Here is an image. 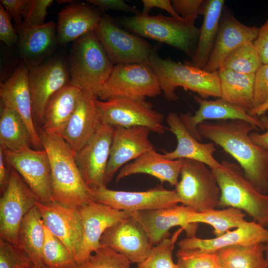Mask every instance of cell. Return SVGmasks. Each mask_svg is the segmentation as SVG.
Masks as SVG:
<instances>
[{
    "label": "cell",
    "instance_id": "obj_1",
    "mask_svg": "<svg viewBox=\"0 0 268 268\" xmlns=\"http://www.w3.org/2000/svg\"><path fill=\"white\" fill-rule=\"evenodd\" d=\"M201 137L220 146L239 163L246 178L261 193H268V149L255 144L250 134L260 131L241 120L203 122L198 128Z\"/></svg>",
    "mask_w": 268,
    "mask_h": 268
},
{
    "label": "cell",
    "instance_id": "obj_2",
    "mask_svg": "<svg viewBox=\"0 0 268 268\" xmlns=\"http://www.w3.org/2000/svg\"><path fill=\"white\" fill-rule=\"evenodd\" d=\"M38 133L50 160L53 201L77 209L92 201L90 189L83 178L75 153L67 143L61 136L41 128Z\"/></svg>",
    "mask_w": 268,
    "mask_h": 268
},
{
    "label": "cell",
    "instance_id": "obj_3",
    "mask_svg": "<svg viewBox=\"0 0 268 268\" xmlns=\"http://www.w3.org/2000/svg\"><path fill=\"white\" fill-rule=\"evenodd\" d=\"M67 64L69 83L96 99L114 67L94 31L73 42Z\"/></svg>",
    "mask_w": 268,
    "mask_h": 268
},
{
    "label": "cell",
    "instance_id": "obj_4",
    "mask_svg": "<svg viewBox=\"0 0 268 268\" xmlns=\"http://www.w3.org/2000/svg\"><path fill=\"white\" fill-rule=\"evenodd\" d=\"M148 65L155 74L165 97L169 101L178 100L176 89L179 87L196 92L203 99L209 97L220 98L217 72H209L188 62L183 64L170 58L163 59L154 49Z\"/></svg>",
    "mask_w": 268,
    "mask_h": 268
},
{
    "label": "cell",
    "instance_id": "obj_5",
    "mask_svg": "<svg viewBox=\"0 0 268 268\" xmlns=\"http://www.w3.org/2000/svg\"><path fill=\"white\" fill-rule=\"evenodd\" d=\"M197 17L176 18L159 14L138 13L122 18L121 23L135 35L165 43L192 57L196 50L200 29Z\"/></svg>",
    "mask_w": 268,
    "mask_h": 268
},
{
    "label": "cell",
    "instance_id": "obj_6",
    "mask_svg": "<svg viewBox=\"0 0 268 268\" xmlns=\"http://www.w3.org/2000/svg\"><path fill=\"white\" fill-rule=\"evenodd\" d=\"M212 169L220 190L219 206L232 207L245 212L253 220L268 226V195L259 192L235 163L220 162Z\"/></svg>",
    "mask_w": 268,
    "mask_h": 268
},
{
    "label": "cell",
    "instance_id": "obj_7",
    "mask_svg": "<svg viewBox=\"0 0 268 268\" xmlns=\"http://www.w3.org/2000/svg\"><path fill=\"white\" fill-rule=\"evenodd\" d=\"M158 79L148 65L125 64L114 67L99 93L101 101L115 99L144 100L161 93Z\"/></svg>",
    "mask_w": 268,
    "mask_h": 268
},
{
    "label": "cell",
    "instance_id": "obj_8",
    "mask_svg": "<svg viewBox=\"0 0 268 268\" xmlns=\"http://www.w3.org/2000/svg\"><path fill=\"white\" fill-rule=\"evenodd\" d=\"M180 175L175 191L182 204L197 212L219 206L220 190L211 169L202 162L184 159Z\"/></svg>",
    "mask_w": 268,
    "mask_h": 268
},
{
    "label": "cell",
    "instance_id": "obj_9",
    "mask_svg": "<svg viewBox=\"0 0 268 268\" xmlns=\"http://www.w3.org/2000/svg\"><path fill=\"white\" fill-rule=\"evenodd\" d=\"M95 33L114 65H148L152 45L140 36L118 26L108 16H102Z\"/></svg>",
    "mask_w": 268,
    "mask_h": 268
},
{
    "label": "cell",
    "instance_id": "obj_10",
    "mask_svg": "<svg viewBox=\"0 0 268 268\" xmlns=\"http://www.w3.org/2000/svg\"><path fill=\"white\" fill-rule=\"evenodd\" d=\"M38 201L37 196L11 168L8 186L0 199V238L17 246L23 218Z\"/></svg>",
    "mask_w": 268,
    "mask_h": 268
},
{
    "label": "cell",
    "instance_id": "obj_11",
    "mask_svg": "<svg viewBox=\"0 0 268 268\" xmlns=\"http://www.w3.org/2000/svg\"><path fill=\"white\" fill-rule=\"evenodd\" d=\"M95 103L102 122L114 127H144L160 134L167 129L163 125L164 115L145 100L97 99Z\"/></svg>",
    "mask_w": 268,
    "mask_h": 268
},
{
    "label": "cell",
    "instance_id": "obj_12",
    "mask_svg": "<svg viewBox=\"0 0 268 268\" xmlns=\"http://www.w3.org/2000/svg\"><path fill=\"white\" fill-rule=\"evenodd\" d=\"M90 196L93 201L131 213L169 208L180 203L175 190L161 187L146 191L128 192L112 190L102 186L90 190Z\"/></svg>",
    "mask_w": 268,
    "mask_h": 268
},
{
    "label": "cell",
    "instance_id": "obj_13",
    "mask_svg": "<svg viewBox=\"0 0 268 268\" xmlns=\"http://www.w3.org/2000/svg\"><path fill=\"white\" fill-rule=\"evenodd\" d=\"M69 81L67 63L61 57L47 59L29 68L33 117L39 123H43L45 108L49 98Z\"/></svg>",
    "mask_w": 268,
    "mask_h": 268
},
{
    "label": "cell",
    "instance_id": "obj_14",
    "mask_svg": "<svg viewBox=\"0 0 268 268\" xmlns=\"http://www.w3.org/2000/svg\"><path fill=\"white\" fill-rule=\"evenodd\" d=\"M2 150L6 163L20 175L40 201H53L50 163L46 151L33 150L29 146L17 151Z\"/></svg>",
    "mask_w": 268,
    "mask_h": 268
},
{
    "label": "cell",
    "instance_id": "obj_15",
    "mask_svg": "<svg viewBox=\"0 0 268 268\" xmlns=\"http://www.w3.org/2000/svg\"><path fill=\"white\" fill-rule=\"evenodd\" d=\"M114 127L103 122L87 142L76 153L75 159L86 185L90 190L105 185Z\"/></svg>",
    "mask_w": 268,
    "mask_h": 268
},
{
    "label": "cell",
    "instance_id": "obj_16",
    "mask_svg": "<svg viewBox=\"0 0 268 268\" xmlns=\"http://www.w3.org/2000/svg\"><path fill=\"white\" fill-rule=\"evenodd\" d=\"M83 229L82 240L76 255L77 265L101 247L100 239L106 230L131 213L91 201L78 209Z\"/></svg>",
    "mask_w": 268,
    "mask_h": 268
},
{
    "label": "cell",
    "instance_id": "obj_17",
    "mask_svg": "<svg viewBox=\"0 0 268 268\" xmlns=\"http://www.w3.org/2000/svg\"><path fill=\"white\" fill-rule=\"evenodd\" d=\"M195 211L181 204L167 208L136 211L131 213V215L141 225L153 247L169 237V230L177 226L184 229L187 237L196 236L198 224L192 222Z\"/></svg>",
    "mask_w": 268,
    "mask_h": 268
},
{
    "label": "cell",
    "instance_id": "obj_18",
    "mask_svg": "<svg viewBox=\"0 0 268 268\" xmlns=\"http://www.w3.org/2000/svg\"><path fill=\"white\" fill-rule=\"evenodd\" d=\"M100 244L125 256L131 263L137 264L146 258L152 247L143 228L132 215L107 228Z\"/></svg>",
    "mask_w": 268,
    "mask_h": 268
},
{
    "label": "cell",
    "instance_id": "obj_19",
    "mask_svg": "<svg viewBox=\"0 0 268 268\" xmlns=\"http://www.w3.org/2000/svg\"><path fill=\"white\" fill-rule=\"evenodd\" d=\"M44 225L73 254L81 245L83 229L78 209L64 206L54 201L36 202Z\"/></svg>",
    "mask_w": 268,
    "mask_h": 268
},
{
    "label": "cell",
    "instance_id": "obj_20",
    "mask_svg": "<svg viewBox=\"0 0 268 268\" xmlns=\"http://www.w3.org/2000/svg\"><path fill=\"white\" fill-rule=\"evenodd\" d=\"M150 132L144 127H114L106 172V186L125 164L154 148L148 138Z\"/></svg>",
    "mask_w": 268,
    "mask_h": 268
},
{
    "label": "cell",
    "instance_id": "obj_21",
    "mask_svg": "<svg viewBox=\"0 0 268 268\" xmlns=\"http://www.w3.org/2000/svg\"><path fill=\"white\" fill-rule=\"evenodd\" d=\"M259 28L240 22L228 10L222 13L215 43L203 70L217 72L227 57L245 43L253 42Z\"/></svg>",
    "mask_w": 268,
    "mask_h": 268
},
{
    "label": "cell",
    "instance_id": "obj_22",
    "mask_svg": "<svg viewBox=\"0 0 268 268\" xmlns=\"http://www.w3.org/2000/svg\"><path fill=\"white\" fill-rule=\"evenodd\" d=\"M28 73L29 68L24 63L18 66L9 78L0 82V96L4 106L20 116L28 129L31 144L39 148L42 145L34 123Z\"/></svg>",
    "mask_w": 268,
    "mask_h": 268
},
{
    "label": "cell",
    "instance_id": "obj_23",
    "mask_svg": "<svg viewBox=\"0 0 268 268\" xmlns=\"http://www.w3.org/2000/svg\"><path fill=\"white\" fill-rule=\"evenodd\" d=\"M268 242V229L255 221H246L239 227L219 237L201 239L196 236L185 238L177 242L180 249H197L205 252H217L233 246H248Z\"/></svg>",
    "mask_w": 268,
    "mask_h": 268
},
{
    "label": "cell",
    "instance_id": "obj_24",
    "mask_svg": "<svg viewBox=\"0 0 268 268\" xmlns=\"http://www.w3.org/2000/svg\"><path fill=\"white\" fill-rule=\"evenodd\" d=\"M56 26L52 21L38 26L23 23L15 26L18 52L28 68L46 61L56 49L58 43Z\"/></svg>",
    "mask_w": 268,
    "mask_h": 268
},
{
    "label": "cell",
    "instance_id": "obj_25",
    "mask_svg": "<svg viewBox=\"0 0 268 268\" xmlns=\"http://www.w3.org/2000/svg\"><path fill=\"white\" fill-rule=\"evenodd\" d=\"M194 99L199 105V109L194 115L190 113H182L180 118L188 132L198 140L201 141L202 137L198 128L200 124L206 120L219 121L241 120L248 122L259 130L265 131V128L259 117L250 116L247 111L235 105L221 99L208 100L199 96Z\"/></svg>",
    "mask_w": 268,
    "mask_h": 268
},
{
    "label": "cell",
    "instance_id": "obj_26",
    "mask_svg": "<svg viewBox=\"0 0 268 268\" xmlns=\"http://www.w3.org/2000/svg\"><path fill=\"white\" fill-rule=\"evenodd\" d=\"M169 130L175 136L177 141L176 148L171 152H166L164 156L168 159H191L202 162L211 169L220 166L214 157L216 149L212 142L201 143L188 132L182 122L179 115L169 113L166 117Z\"/></svg>",
    "mask_w": 268,
    "mask_h": 268
},
{
    "label": "cell",
    "instance_id": "obj_27",
    "mask_svg": "<svg viewBox=\"0 0 268 268\" xmlns=\"http://www.w3.org/2000/svg\"><path fill=\"white\" fill-rule=\"evenodd\" d=\"M97 99L82 92L74 112L60 135L74 153L87 142L103 123L96 105Z\"/></svg>",
    "mask_w": 268,
    "mask_h": 268
},
{
    "label": "cell",
    "instance_id": "obj_28",
    "mask_svg": "<svg viewBox=\"0 0 268 268\" xmlns=\"http://www.w3.org/2000/svg\"><path fill=\"white\" fill-rule=\"evenodd\" d=\"M102 16L97 9L85 3H72L58 14V43L66 44L96 30Z\"/></svg>",
    "mask_w": 268,
    "mask_h": 268
},
{
    "label": "cell",
    "instance_id": "obj_29",
    "mask_svg": "<svg viewBox=\"0 0 268 268\" xmlns=\"http://www.w3.org/2000/svg\"><path fill=\"white\" fill-rule=\"evenodd\" d=\"M184 159H168L153 148L122 167L116 181L132 175L145 174L155 177L162 183L167 182L176 187L179 182Z\"/></svg>",
    "mask_w": 268,
    "mask_h": 268
},
{
    "label": "cell",
    "instance_id": "obj_30",
    "mask_svg": "<svg viewBox=\"0 0 268 268\" xmlns=\"http://www.w3.org/2000/svg\"><path fill=\"white\" fill-rule=\"evenodd\" d=\"M82 91L70 83L55 93L45 108L42 129L60 135L74 112Z\"/></svg>",
    "mask_w": 268,
    "mask_h": 268
},
{
    "label": "cell",
    "instance_id": "obj_31",
    "mask_svg": "<svg viewBox=\"0 0 268 268\" xmlns=\"http://www.w3.org/2000/svg\"><path fill=\"white\" fill-rule=\"evenodd\" d=\"M224 3V0L203 1L201 12L203 20L196 50L188 62L191 65L202 69L205 67L217 37Z\"/></svg>",
    "mask_w": 268,
    "mask_h": 268
},
{
    "label": "cell",
    "instance_id": "obj_32",
    "mask_svg": "<svg viewBox=\"0 0 268 268\" xmlns=\"http://www.w3.org/2000/svg\"><path fill=\"white\" fill-rule=\"evenodd\" d=\"M44 224L35 206L26 214L20 226L17 247L36 267L45 266L43 258Z\"/></svg>",
    "mask_w": 268,
    "mask_h": 268
},
{
    "label": "cell",
    "instance_id": "obj_33",
    "mask_svg": "<svg viewBox=\"0 0 268 268\" xmlns=\"http://www.w3.org/2000/svg\"><path fill=\"white\" fill-rule=\"evenodd\" d=\"M220 98L247 112L253 108L255 74H245L220 69Z\"/></svg>",
    "mask_w": 268,
    "mask_h": 268
},
{
    "label": "cell",
    "instance_id": "obj_34",
    "mask_svg": "<svg viewBox=\"0 0 268 268\" xmlns=\"http://www.w3.org/2000/svg\"><path fill=\"white\" fill-rule=\"evenodd\" d=\"M31 138L28 129L20 116L4 106L0 117V147L17 151L29 146Z\"/></svg>",
    "mask_w": 268,
    "mask_h": 268
},
{
    "label": "cell",
    "instance_id": "obj_35",
    "mask_svg": "<svg viewBox=\"0 0 268 268\" xmlns=\"http://www.w3.org/2000/svg\"><path fill=\"white\" fill-rule=\"evenodd\" d=\"M217 253L221 268H268L265 244L233 246Z\"/></svg>",
    "mask_w": 268,
    "mask_h": 268
},
{
    "label": "cell",
    "instance_id": "obj_36",
    "mask_svg": "<svg viewBox=\"0 0 268 268\" xmlns=\"http://www.w3.org/2000/svg\"><path fill=\"white\" fill-rule=\"evenodd\" d=\"M244 212L238 208L228 207L221 209H211L202 212L195 211L193 223L210 225L213 233L219 237L227 231L239 227L247 220Z\"/></svg>",
    "mask_w": 268,
    "mask_h": 268
},
{
    "label": "cell",
    "instance_id": "obj_37",
    "mask_svg": "<svg viewBox=\"0 0 268 268\" xmlns=\"http://www.w3.org/2000/svg\"><path fill=\"white\" fill-rule=\"evenodd\" d=\"M43 258L48 268H75V258L65 245L44 225Z\"/></svg>",
    "mask_w": 268,
    "mask_h": 268
},
{
    "label": "cell",
    "instance_id": "obj_38",
    "mask_svg": "<svg viewBox=\"0 0 268 268\" xmlns=\"http://www.w3.org/2000/svg\"><path fill=\"white\" fill-rule=\"evenodd\" d=\"M253 42L241 45L225 59L220 69L245 74H255L262 65Z\"/></svg>",
    "mask_w": 268,
    "mask_h": 268
},
{
    "label": "cell",
    "instance_id": "obj_39",
    "mask_svg": "<svg viewBox=\"0 0 268 268\" xmlns=\"http://www.w3.org/2000/svg\"><path fill=\"white\" fill-rule=\"evenodd\" d=\"M183 230L181 227L171 237H166L153 246L146 258L137 264V268H178L177 263L173 261L172 254L178 237Z\"/></svg>",
    "mask_w": 268,
    "mask_h": 268
},
{
    "label": "cell",
    "instance_id": "obj_40",
    "mask_svg": "<svg viewBox=\"0 0 268 268\" xmlns=\"http://www.w3.org/2000/svg\"><path fill=\"white\" fill-rule=\"evenodd\" d=\"M125 256L107 247H101L75 268H131Z\"/></svg>",
    "mask_w": 268,
    "mask_h": 268
},
{
    "label": "cell",
    "instance_id": "obj_41",
    "mask_svg": "<svg viewBox=\"0 0 268 268\" xmlns=\"http://www.w3.org/2000/svg\"><path fill=\"white\" fill-rule=\"evenodd\" d=\"M176 255L178 268H221L217 252L179 249Z\"/></svg>",
    "mask_w": 268,
    "mask_h": 268
},
{
    "label": "cell",
    "instance_id": "obj_42",
    "mask_svg": "<svg viewBox=\"0 0 268 268\" xmlns=\"http://www.w3.org/2000/svg\"><path fill=\"white\" fill-rule=\"evenodd\" d=\"M31 265L17 246L0 238V268H24Z\"/></svg>",
    "mask_w": 268,
    "mask_h": 268
},
{
    "label": "cell",
    "instance_id": "obj_43",
    "mask_svg": "<svg viewBox=\"0 0 268 268\" xmlns=\"http://www.w3.org/2000/svg\"><path fill=\"white\" fill-rule=\"evenodd\" d=\"M53 2V0H27L23 23L29 26L44 24L48 8Z\"/></svg>",
    "mask_w": 268,
    "mask_h": 268
},
{
    "label": "cell",
    "instance_id": "obj_44",
    "mask_svg": "<svg viewBox=\"0 0 268 268\" xmlns=\"http://www.w3.org/2000/svg\"><path fill=\"white\" fill-rule=\"evenodd\" d=\"M268 100V64H262L255 74L253 108Z\"/></svg>",
    "mask_w": 268,
    "mask_h": 268
},
{
    "label": "cell",
    "instance_id": "obj_45",
    "mask_svg": "<svg viewBox=\"0 0 268 268\" xmlns=\"http://www.w3.org/2000/svg\"><path fill=\"white\" fill-rule=\"evenodd\" d=\"M11 17L0 4V40L5 45L11 46L17 44L18 36L13 27Z\"/></svg>",
    "mask_w": 268,
    "mask_h": 268
},
{
    "label": "cell",
    "instance_id": "obj_46",
    "mask_svg": "<svg viewBox=\"0 0 268 268\" xmlns=\"http://www.w3.org/2000/svg\"><path fill=\"white\" fill-rule=\"evenodd\" d=\"M202 0H171L176 12L181 17H197L201 14Z\"/></svg>",
    "mask_w": 268,
    "mask_h": 268
},
{
    "label": "cell",
    "instance_id": "obj_47",
    "mask_svg": "<svg viewBox=\"0 0 268 268\" xmlns=\"http://www.w3.org/2000/svg\"><path fill=\"white\" fill-rule=\"evenodd\" d=\"M253 43L262 64H268V18L265 23L259 28L257 38Z\"/></svg>",
    "mask_w": 268,
    "mask_h": 268
},
{
    "label": "cell",
    "instance_id": "obj_48",
    "mask_svg": "<svg viewBox=\"0 0 268 268\" xmlns=\"http://www.w3.org/2000/svg\"><path fill=\"white\" fill-rule=\"evenodd\" d=\"M91 4L101 10H116L127 12L138 13V9L135 6H132L122 0H88Z\"/></svg>",
    "mask_w": 268,
    "mask_h": 268
},
{
    "label": "cell",
    "instance_id": "obj_49",
    "mask_svg": "<svg viewBox=\"0 0 268 268\" xmlns=\"http://www.w3.org/2000/svg\"><path fill=\"white\" fill-rule=\"evenodd\" d=\"M0 4L14 21L16 26L23 23V15L27 0H0Z\"/></svg>",
    "mask_w": 268,
    "mask_h": 268
},
{
    "label": "cell",
    "instance_id": "obj_50",
    "mask_svg": "<svg viewBox=\"0 0 268 268\" xmlns=\"http://www.w3.org/2000/svg\"><path fill=\"white\" fill-rule=\"evenodd\" d=\"M143 9L142 12L149 13L153 8H159L169 13L172 17H181L175 11L171 0H142Z\"/></svg>",
    "mask_w": 268,
    "mask_h": 268
},
{
    "label": "cell",
    "instance_id": "obj_51",
    "mask_svg": "<svg viewBox=\"0 0 268 268\" xmlns=\"http://www.w3.org/2000/svg\"><path fill=\"white\" fill-rule=\"evenodd\" d=\"M259 118L265 128V132L263 133L257 131L252 132L250 134V137L255 144L268 149V115L264 114Z\"/></svg>",
    "mask_w": 268,
    "mask_h": 268
},
{
    "label": "cell",
    "instance_id": "obj_52",
    "mask_svg": "<svg viewBox=\"0 0 268 268\" xmlns=\"http://www.w3.org/2000/svg\"><path fill=\"white\" fill-rule=\"evenodd\" d=\"M5 162L3 152L0 147V190L1 194L5 191L9 179L10 172L7 171Z\"/></svg>",
    "mask_w": 268,
    "mask_h": 268
},
{
    "label": "cell",
    "instance_id": "obj_53",
    "mask_svg": "<svg viewBox=\"0 0 268 268\" xmlns=\"http://www.w3.org/2000/svg\"><path fill=\"white\" fill-rule=\"evenodd\" d=\"M268 111V100L262 105L252 108L248 111V113L252 117H259L261 115L266 114Z\"/></svg>",
    "mask_w": 268,
    "mask_h": 268
},
{
    "label": "cell",
    "instance_id": "obj_54",
    "mask_svg": "<svg viewBox=\"0 0 268 268\" xmlns=\"http://www.w3.org/2000/svg\"><path fill=\"white\" fill-rule=\"evenodd\" d=\"M265 255L268 261V242L265 244Z\"/></svg>",
    "mask_w": 268,
    "mask_h": 268
},
{
    "label": "cell",
    "instance_id": "obj_55",
    "mask_svg": "<svg viewBox=\"0 0 268 268\" xmlns=\"http://www.w3.org/2000/svg\"><path fill=\"white\" fill-rule=\"evenodd\" d=\"M35 268V267H34V265H30V266H27V267H25V268Z\"/></svg>",
    "mask_w": 268,
    "mask_h": 268
},
{
    "label": "cell",
    "instance_id": "obj_56",
    "mask_svg": "<svg viewBox=\"0 0 268 268\" xmlns=\"http://www.w3.org/2000/svg\"><path fill=\"white\" fill-rule=\"evenodd\" d=\"M34 267H35V266H34ZM35 268H47L46 266H44V267H41V268H38V267H35Z\"/></svg>",
    "mask_w": 268,
    "mask_h": 268
}]
</instances>
